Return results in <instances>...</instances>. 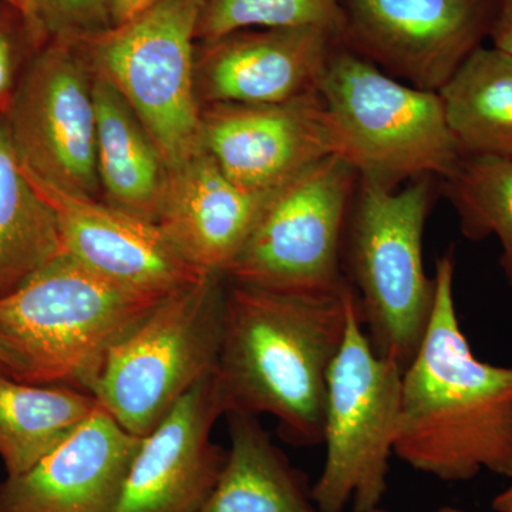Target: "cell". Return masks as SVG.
<instances>
[{
    "label": "cell",
    "mask_w": 512,
    "mask_h": 512,
    "mask_svg": "<svg viewBox=\"0 0 512 512\" xmlns=\"http://www.w3.org/2000/svg\"><path fill=\"white\" fill-rule=\"evenodd\" d=\"M453 249L436 262V302L403 372L394 456L446 483L483 471L512 480V366L477 359L458 320Z\"/></svg>",
    "instance_id": "cell-1"
},
{
    "label": "cell",
    "mask_w": 512,
    "mask_h": 512,
    "mask_svg": "<svg viewBox=\"0 0 512 512\" xmlns=\"http://www.w3.org/2000/svg\"><path fill=\"white\" fill-rule=\"evenodd\" d=\"M353 292L289 295L227 281L217 379L225 414H268L296 447L323 441L326 390Z\"/></svg>",
    "instance_id": "cell-2"
},
{
    "label": "cell",
    "mask_w": 512,
    "mask_h": 512,
    "mask_svg": "<svg viewBox=\"0 0 512 512\" xmlns=\"http://www.w3.org/2000/svg\"><path fill=\"white\" fill-rule=\"evenodd\" d=\"M165 298L64 254L0 299V340L22 363V382L90 393L110 350Z\"/></svg>",
    "instance_id": "cell-3"
},
{
    "label": "cell",
    "mask_w": 512,
    "mask_h": 512,
    "mask_svg": "<svg viewBox=\"0 0 512 512\" xmlns=\"http://www.w3.org/2000/svg\"><path fill=\"white\" fill-rule=\"evenodd\" d=\"M437 180L421 177L387 191L359 177L343 238V275L370 345L403 369L420 348L436 302L423 235Z\"/></svg>",
    "instance_id": "cell-4"
},
{
    "label": "cell",
    "mask_w": 512,
    "mask_h": 512,
    "mask_svg": "<svg viewBox=\"0 0 512 512\" xmlns=\"http://www.w3.org/2000/svg\"><path fill=\"white\" fill-rule=\"evenodd\" d=\"M340 143L360 178L387 191L421 177H453L461 156L439 93L393 79L342 45L329 57L319 89Z\"/></svg>",
    "instance_id": "cell-5"
},
{
    "label": "cell",
    "mask_w": 512,
    "mask_h": 512,
    "mask_svg": "<svg viewBox=\"0 0 512 512\" xmlns=\"http://www.w3.org/2000/svg\"><path fill=\"white\" fill-rule=\"evenodd\" d=\"M224 275L171 293L110 350L90 393L137 437L156 429L195 384L217 370Z\"/></svg>",
    "instance_id": "cell-6"
},
{
    "label": "cell",
    "mask_w": 512,
    "mask_h": 512,
    "mask_svg": "<svg viewBox=\"0 0 512 512\" xmlns=\"http://www.w3.org/2000/svg\"><path fill=\"white\" fill-rule=\"evenodd\" d=\"M353 292V291H352ZM404 369L375 352L355 295L345 338L329 370L323 441L326 456L311 494L320 512H369L387 493Z\"/></svg>",
    "instance_id": "cell-7"
},
{
    "label": "cell",
    "mask_w": 512,
    "mask_h": 512,
    "mask_svg": "<svg viewBox=\"0 0 512 512\" xmlns=\"http://www.w3.org/2000/svg\"><path fill=\"white\" fill-rule=\"evenodd\" d=\"M357 183L355 168L330 156L272 192L227 281L311 298L340 295L348 288L342 249Z\"/></svg>",
    "instance_id": "cell-8"
},
{
    "label": "cell",
    "mask_w": 512,
    "mask_h": 512,
    "mask_svg": "<svg viewBox=\"0 0 512 512\" xmlns=\"http://www.w3.org/2000/svg\"><path fill=\"white\" fill-rule=\"evenodd\" d=\"M201 0H156L136 18L74 45L130 104L168 170L200 153L195 40Z\"/></svg>",
    "instance_id": "cell-9"
},
{
    "label": "cell",
    "mask_w": 512,
    "mask_h": 512,
    "mask_svg": "<svg viewBox=\"0 0 512 512\" xmlns=\"http://www.w3.org/2000/svg\"><path fill=\"white\" fill-rule=\"evenodd\" d=\"M93 79L79 47L49 43L19 80L5 119L30 177L99 200Z\"/></svg>",
    "instance_id": "cell-10"
},
{
    "label": "cell",
    "mask_w": 512,
    "mask_h": 512,
    "mask_svg": "<svg viewBox=\"0 0 512 512\" xmlns=\"http://www.w3.org/2000/svg\"><path fill=\"white\" fill-rule=\"evenodd\" d=\"M501 0H342L339 43L399 82L439 93L490 37Z\"/></svg>",
    "instance_id": "cell-11"
},
{
    "label": "cell",
    "mask_w": 512,
    "mask_h": 512,
    "mask_svg": "<svg viewBox=\"0 0 512 512\" xmlns=\"http://www.w3.org/2000/svg\"><path fill=\"white\" fill-rule=\"evenodd\" d=\"M201 146L222 171L254 194H269L303 170L340 157L335 123L320 93L276 104H208Z\"/></svg>",
    "instance_id": "cell-12"
},
{
    "label": "cell",
    "mask_w": 512,
    "mask_h": 512,
    "mask_svg": "<svg viewBox=\"0 0 512 512\" xmlns=\"http://www.w3.org/2000/svg\"><path fill=\"white\" fill-rule=\"evenodd\" d=\"M222 416L224 400L214 372L141 439L111 512H200L227 458L211 439Z\"/></svg>",
    "instance_id": "cell-13"
},
{
    "label": "cell",
    "mask_w": 512,
    "mask_h": 512,
    "mask_svg": "<svg viewBox=\"0 0 512 512\" xmlns=\"http://www.w3.org/2000/svg\"><path fill=\"white\" fill-rule=\"evenodd\" d=\"M339 45L322 28L245 29L195 50V89L208 104H276L318 94Z\"/></svg>",
    "instance_id": "cell-14"
},
{
    "label": "cell",
    "mask_w": 512,
    "mask_h": 512,
    "mask_svg": "<svg viewBox=\"0 0 512 512\" xmlns=\"http://www.w3.org/2000/svg\"><path fill=\"white\" fill-rule=\"evenodd\" d=\"M29 178L56 212L64 254L96 274L157 296L171 295L205 276L185 261L156 222Z\"/></svg>",
    "instance_id": "cell-15"
},
{
    "label": "cell",
    "mask_w": 512,
    "mask_h": 512,
    "mask_svg": "<svg viewBox=\"0 0 512 512\" xmlns=\"http://www.w3.org/2000/svg\"><path fill=\"white\" fill-rule=\"evenodd\" d=\"M141 439L97 407L35 467L0 483V512H111Z\"/></svg>",
    "instance_id": "cell-16"
},
{
    "label": "cell",
    "mask_w": 512,
    "mask_h": 512,
    "mask_svg": "<svg viewBox=\"0 0 512 512\" xmlns=\"http://www.w3.org/2000/svg\"><path fill=\"white\" fill-rule=\"evenodd\" d=\"M271 194L239 187L202 148L170 170L158 225L197 271L225 276Z\"/></svg>",
    "instance_id": "cell-17"
},
{
    "label": "cell",
    "mask_w": 512,
    "mask_h": 512,
    "mask_svg": "<svg viewBox=\"0 0 512 512\" xmlns=\"http://www.w3.org/2000/svg\"><path fill=\"white\" fill-rule=\"evenodd\" d=\"M93 73L97 173L104 202L158 224L168 165L119 90L106 77Z\"/></svg>",
    "instance_id": "cell-18"
},
{
    "label": "cell",
    "mask_w": 512,
    "mask_h": 512,
    "mask_svg": "<svg viewBox=\"0 0 512 512\" xmlns=\"http://www.w3.org/2000/svg\"><path fill=\"white\" fill-rule=\"evenodd\" d=\"M225 417L231 447L200 512H320L311 490L258 417L239 412Z\"/></svg>",
    "instance_id": "cell-19"
},
{
    "label": "cell",
    "mask_w": 512,
    "mask_h": 512,
    "mask_svg": "<svg viewBox=\"0 0 512 512\" xmlns=\"http://www.w3.org/2000/svg\"><path fill=\"white\" fill-rule=\"evenodd\" d=\"M439 96L463 157L512 158V55L480 46Z\"/></svg>",
    "instance_id": "cell-20"
},
{
    "label": "cell",
    "mask_w": 512,
    "mask_h": 512,
    "mask_svg": "<svg viewBox=\"0 0 512 512\" xmlns=\"http://www.w3.org/2000/svg\"><path fill=\"white\" fill-rule=\"evenodd\" d=\"M99 406L86 390L0 376V458L8 477L35 467Z\"/></svg>",
    "instance_id": "cell-21"
},
{
    "label": "cell",
    "mask_w": 512,
    "mask_h": 512,
    "mask_svg": "<svg viewBox=\"0 0 512 512\" xmlns=\"http://www.w3.org/2000/svg\"><path fill=\"white\" fill-rule=\"evenodd\" d=\"M64 255L52 205L30 181L0 117V299Z\"/></svg>",
    "instance_id": "cell-22"
},
{
    "label": "cell",
    "mask_w": 512,
    "mask_h": 512,
    "mask_svg": "<svg viewBox=\"0 0 512 512\" xmlns=\"http://www.w3.org/2000/svg\"><path fill=\"white\" fill-rule=\"evenodd\" d=\"M460 229L470 241L495 237L501 271L512 289V158L464 157L453 177L441 181Z\"/></svg>",
    "instance_id": "cell-23"
},
{
    "label": "cell",
    "mask_w": 512,
    "mask_h": 512,
    "mask_svg": "<svg viewBox=\"0 0 512 512\" xmlns=\"http://www.w3.org/2000/svg\"><path fill=\"white\" fill-rule=\"evenodd\" d=\"M342 0H201L197 40L245 29L322 28L340 35Z\"/></svg>",
    "instance_id": "cell-24"
},
{
    "label": "cell",
    "mask_w": 512,
    "mask_h": 512,
    "mask_svg": "<svg viewBox=\"0 0 512 512\" xmlns=\"http://www.w3.org/2000/svg\"><path fill=\"white\" fill-rule=\"evenodd\" d=\"M26 26L36 42L80 45L116 28L114 0H32Z\"/></svg>",
    "instance_id": "cell-25"
},
{
    "label": "cell",
    "mask_w": 512,
    "mask_h": 512,
    "mask_svg": "<svg viewBox=\"0 0 512 512\" xmlns=\"http://www.w3.org/2000/svg\"><path fill=\"white\" fill-rule=\"evenodd\" d=\"M20 37L15 26L0 15V114L8 113L18 87Z\"/></svg>",
    "instance_id": "cell-26"
},
{
    "label": "cell",
    "mask_w": 512,
    "mask_h": 512,
    "mask_svg": "<svg viewBox=\"0 0 512 512\" xmlns=\"http://www.w3.org/2000/svg\"><path fill=\"white\" fill-rule=\"evenodd\" d=\"M490 39L494 47L512 55V0H501Z\"/></svg>",
    "instance_id": "cell-27"
},
{
    "label": "cell",
    "mask_w": 512,
    "mask_h": 512,
    "mask_svg": "<svg viewBox=\"0 0 512 512\" xmlns=\"http://www.w3.org/2000/svg\"><path fill=\"white\" fill-rule=\"evenodd\" d=\"M156 0H114V22L116 26L123 25L128 20L136 18Z\"/></svg>",
    "instance_id": "cell-28"
},
{
    "label": "cell",
    "mask_w": 512,
    "mask_h": 512,
    "mask_svg": "<svg viewBox=\"0 0 512 512\" xmlns=\"http://www.w3.org/2000/svg\"><path fill=\"white\" fill-rule=\"evenodd\" d=\"M0 376L12 377L22 382L23 366L18 357L13 355L5 343L0 340Z\"/></svg>",
    "instance_id": "cell-29"
},
{
    "label": "cell",
    "mask_w": 512,
    "mask_h": 512,
    "mask_svg": "<svg viewBox=\"0 0 512 512\" xmlns=\"http://www.w3.org/2000/svg\"><path fill=\"white\" fill-rule=\"evenodd\" d=\"M491 510L494 512H512V483L500 494L495 495Z\"/></svg>",
    "instance_id": "cell-30"
},
{
    "label": "cell",
    "mask_w": 512,
    "mask_h": 512,
    "mask_svg": "<svg viewBox=\"0 0 512 512\" xmlns=\"http://www.w3.org/2000/svg\"><path fill=\"white\" fill-rule=\"evenodd\" d=\"M0 2L5 3L6 6L18 12L23 20H25V23L28 22L32 0H0Z\"/></svg>",
    "instance_id": "cell-31"
},
{
    "label": "cell",
    "mask_w": 512,
    "mask_h": 512,
    "mask_svg": "<svg viewBox=\"0 0 512 512\" xmlns=\"http://www.w3.org/2000/svg\"><path fill=\"white\" fill-rule=\"evenodd\" d=\"M369 512H389L386 510H383L382 507L375 508V510L369 511ZM436 512H466L464 510H461V508L453 507V505H444V507L439 508Z\"/></svg>",
    "instance_id": "cell-32"
},
{
    "label": "cell",
    "mask_w": 512,
    "mask_h": 512,
    "mask_svg": "<svg viewBox=\"0 0 512 512\" xmlns=\"http://www.w3.org/2000/svg\"><path fill=\"white\" fill-rule=\"evenodd\" d=\"M494 512V511H493Z\"/></svg>",
    "instance_id": "cell-33"
}]
</instances>
